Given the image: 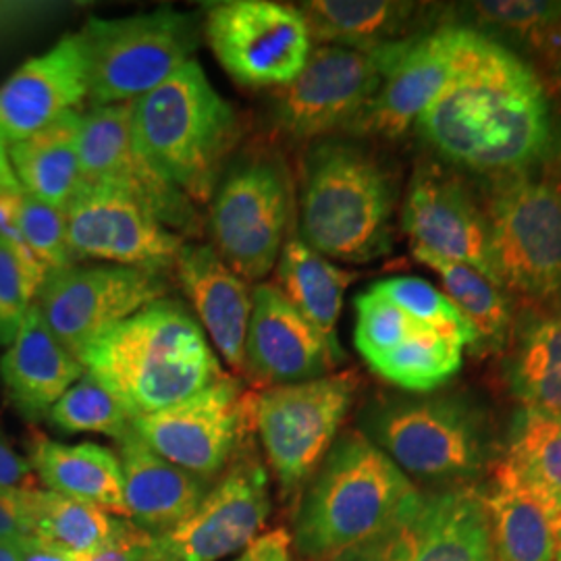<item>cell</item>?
<instances>
[{"instance_id":"1","label":"cell","mask_w":561,"mask_h":561,"mask_svg":"<svg viewBox=\"0 0 561 561\" xmlns=\"http://www.w3.org/2000/svg\"><path fill=\"white\" fill-rule=\"evenodd\" d=\"M416 131L445 161L491 178L539 169L553 152L551 104L537 71L479 32Z\"/></svg>"},{"instance_id":"2","label":"cell","mask_w":561,"mask_h":561,"mask_svg":"<svg viewBox=\"0 0 561 561\" xmlns=\"http://www.w3.org/2000/svg\"><path fill=\"white\" fill-rule=\"evenodd\" d=\"M80 362L134 419L190 400L222 377L201 322L167 298L152 301L90 343Z\"/></svg>"},{"instance_id":"3","label":"cell","mask_w":561,"mask_h":561,"mask_svg":"<svg viewBox=\"0 0 561 561\" xmlns=\"http://www.w3.org/2000/svg\"><path fill=\"white\" fill-rule=\"evenodd\" d=\"M398 180L356 141L324 138L301 161L300 240L324 259L364 264L393 248Z\"/></svg>"},{"instance_id":"4","label":"cell","mask_w":561,"mask_h":561,"mask_svg":"<svg viewBox=\"0 0 561 561\" xmlns=\"http://www.w3.org/2000/svg\"><path fill=\"white\" fill-rule=\"evenodd\" d=\"M421 495L362 433L337 437L301 495L294 539L304 561H331L370 541Z\"/></svg>"},{"instance_id":"5","label":"cell","mask_w":561,"mask_h":561,"mask_svg":"<svg viewBox=\"0 0 561 561\" xmlns=\"http://www.w3.org/2000/svg\"><path fill=\"white\" fill-rule=\"evenodd\" d=\"M131 129L141 154L194 204H210L240 138L233 106L198 60L131 102Z\"/></svg>"},{"instance_id":"6","label":"cell","mask_w":561,"mask_h":561,"mask_svg":"<svg viewBox=\"0 0 561 561\" xmlns=\"http://www.w3.org/2000/svg\"><path fill=\"white\" fill-rule=\"evenodd\" d=\"M364 437L405 477L447 486L479 479L495 460V442L479 403L461 393H422L368 405Z\"/></svg>"},{"instance_id":"7","label":"cell","mask_w":561,"mask_h":561,"mask_svg":"<svg viewBox=\"0 0 561 561\" xmlns=\"http://www.w3.org/2000/svg\"><path fill=\"white\" fill-rule=\"evenodd\" d=\"M92 108L134 102L159 88L201 44L198 20L157 9L123 20L90 18L81 27Z\"/></svg>"},{"instance_id":"8","label":"cell","mask_w":561,"mask_h":561,"mask_svg":"<svg viewBox=\"0 0 561 561\" xmlns=\"http://www.w3.org/2000/svg\"><path fill=\"white\" fill-rule=\"evenodd\" d=\"M484 213L502 289L524 301L561 291V183L533 171L493 178Z\"/></svg>"},{"instance_id":"9","label":"cell","mask_w":561,"mask_h":561,"mask_svg":"<svg viewBox=\"0 0 561 561\" xmlns=\"http://www.w3.org/2000/svg\"><path fill=\"white\" fill-rule=\"evenodd\" d=\"M291 187L277 154L250 150L227 164L210 201L213 248L241 279L275 271L287 236Z\"/></svg>"},{"instance_id":"10","label":"cell","mask_w":561,"mask_h":561,"mask_svg":"<svg viewBox=\"0 0 561 561\" xmlns=\"http://www.w3.org/2000/svg\"><path fill=\"white\" fill-rule=\"evenodd\" d=\"M358 391L354 375L280 385L254 396L252 421L283 497L300 493L314 477Z\"/></svg>"},{"instance_id":"11","label":"cell","mask_w":561,"mask_h":561,"mask_svg":"<svg viewBox=\"0 0 561 561\" xmlns=\"http://www.w3.org/2000/svg\"><path fill=\"white\" fill-rule=\"evenodd\" d=\"M405 41L377 50L314 46L300 73L277 88L275 127L289 140L314 141L350 129L377 96Z\"/></svg>"},{"instance_id":"12","label":"cell","mask_w":561,"mask_h":561,"mask_svg":"<svg viewBox=\"0 0 561 561\" xmlns=\"http://www.w3.org/2000/svg\"><path fill=\"white\" fill-rule=\"evenodd\" d=\"M169 283L157 271L99 264L48 273L36 308L50 333L78 360L81 352L152 301L164 300Z\"/></svg>"},{"instance_id":"13","label":"cell","mask_w":561,"mask_h":561,"mask_svg":"<svg viewBox=\"0 0 561 561\" xmlns=\"http://www.w3.org/2000/svg\"><path fill=\"white\" fill-rule=\"evenodd\" d=\"M204 32L222 69L248 88L289 83L314 48L300 9L273 0L219 2L208 11Z\"/></svg>"},{"instance_id":"14","label":"cell","mask_w":561,"mask_h":561,"mask_svg":"<svg viewBox=\"0 0 561 561\" xmlns=\"http://www.w3.org/2000/svg\"><path fill=\"white\" fill-rule=\"evenodd\" d=\"M331 561H495L484 491L463 484L421 493L377 537Z\"/></svg>"},{"instance_id":"15","label":"cell","mask_w":561,"mask_h":561,"mask_svg":"<svg viewBox=\"0 0 561 561\" xmlns=\"http://www.w3.org/2000/svg\"><path fill=\"white\" fill-rule=\"evenodd\" d=\"M271 514L268 477L252 449H238L201 505L169 533L152 537L144 561H221L250 542Z\"/></svg>"},{"instance_id":"16","label":"cell","mask_w":561,"mask_h":561,"mask_svg":"<svg viewBox=\"0 0 561 561\" xmlns=\"http://www.w3.org/2000/svg\"><path fill=\"white\" fill-rule=\"evenodd\" d=\"M254 398L243 396L240 382L227 375L206 389L157 414L138 416L134 433L164 460L215 481L248 439Z\"/></svg>"},{"instance_id":"17","label":"cell","mask_w":561,"mask_h":561,"mask_svg":"<svg viewBox=\"0 0 561 561\" xmlns=\"http://www.w3.org/2000/svg\"><path fill=\"white\" fill-rule=\"evenodd\" d=\"M80 157L81 185L117 190L181 238H201L202 217L194 202L138 150L131 102L99 106L81 115Z\"/></svg>"},{"instance_id":"18","label":"cell","mask_w":561,"mask_h":561,"mask_svg":"<svg viewBox=\"0 0 561 561\" xmlns=\"http://www.w3.org/2000/svg\"><path fill=\"white\" fill-rule=\"evenodd\" d=\"M477 34L479 30L461 23H437L403 42L377 96L347 131L385 140L408 134L456 78Z\"/></svg>"},{"instance_id":"19","label":"cell","mask_w":561,"mask_h":561,"mask_svg":"<svg viewBox=\"0 0 561 561\" xmlns=\"http://www.w3.org/2000/svg\"><path fill=\"white\" fill-rule=\"evenodd\" d=\"M67 240L76 261L162 273L175 266L185 240L117 190L81 185L67 210Z\"/></svg>"},{"instance_id":"20","label":"cell","mask_w":561,"mask_h":561,"mask_svg":"<svg viewBox=\"0 0 561 561\" xmlns=\"http://www.w3.org/2000/svg\"><path fill=\"white\" fill-rule=\"evenodd\" d=\"M401 225L412 250L466 264L502 289L486 213L458 175L431 162L421 164L403 202Z\"/></svg>"},{"instance_id":"21","label":"cell","mask_w":561,"mask_h":561,"mask_svg":"<svg viewBox=\"0 0 561 561\" xmlns=\"http://www.w3.org/2000/svg\"><path fill=\"white\" fill-rule=\"evenodd\" d=\"M343 358V350L306 321L275 283L252 289L243 373L256 389L321 379Z\"/></svg>"},{"instance_id":"22","label":"cell","mask_w":561,"mask_h":561,"mask_svg":"<svg viewBox=\"0 0 561 561\" xmlns=\"http://www.w3.org/2000/svg\"><path fill=\"white\" fill-rule=\"evenodd\" d=\"M88 55L80 32L62 36L41 57L23 62L0 85V136L25 140L88 99Z\"/></svg>"},{"instance_id":"23","label":"cell","mask_w":561,"mask_h":561,"mask_svg":"<svg viewBox=\"0 0 561 561\" xmlns=\"http://www.w3.org/2000/svg\"><path fill=\"white\" fill-rule=\"evenodd\" d=\"M173 268L204 333L210 335L225 362L236 373H243L245 335L252 317L250 283L206 243H185Z\"/></svg>"},{"instance_id":"24","label":"cell","mask_w":561,"mask_h":561,"mask_svg":"<svg viewBox=\"0 0 561 561\" xmlns=\"http://www.w3.org/2000/svg\"><path fill=\"white\" fill-rule=\"evenodd\" d=\"M117 443L127 520L150 537H159L201 505L208 482L164 460L141 442L134 428Z\"/></svg>"},{"instance_id":"25","label":"cell","mask_w":561,"mask_h":561,"mask_svg":"<svg viewBox=\"0 0 561 561\" xmlns=\"http://www.w3.org/2000/svg\"><path fill=\"white\" fill-rule=\"evenodd\" d=\"M503 350L510 393L526 410L561 419V291L524 301Z\"/></svg>"},{"instance_id":"26","label":"cell","mask_w":561,"mask_h":561,"mask_svg":"<svg viewBox=\"0 0 561 561\" xmlns=\"http://www.w3.org/2000/svg\"><path fill=\"white\" fill-rule=\"evenodd\" d=\"M83 373V364L50 333L34 304L0 358V379L11 403L25 419L38 421Z\"/></svg>"},{"instance_id":"27","label":"cell","mask_w":561,"mask_h":561,"mask_svg":"<svg viewBox=\"0 0 561 561\" xmlns=\"http://www.w3.org/2000/svg\"><path fill=\"white\" fill-rule=\"evenodd\" d=\"M298 9L319 46L377 50L428 32L443 9L401 0H310Z\"/></svg>"},{"instance_id":"28","label":"cell","mask_w":561,"mask_h":561,"mask_svg":"<svg viewBox=\"0 0 561 561\" xmlns=\"http://www.w3.org/2000/svg\"><path fill=\"white\" fill-rule=\"evenodd\" d=\"M30 463L48 491L92 503L108 514L127 516L119 456L111 449L94 443L65 445L34 435Z\"/></svg>"},{"instance_id":"29","label":"cell","mask_w":561,"mask_h":561,"mask_svg":"<svg viewBox=\"0 0 561 561\" xmlns=\"http://www.w3.org/2000/svg\"><path fill=\"white\" fill-rule=\"evenodd\" d=\"M482 491L495 561H553L560 516L524 489L500 461L493 481Z\"/></svg>"},{"instance_id":"30","label":"cell","mask_w":561,"mask_h":561,"mask_svg":"<svg viewBox=\"0 0 561 561\" xmlns=\"http://www.w3.org/2000/svg\"><path fill=\"white\" fill-rule=\"evenodd\" d=\"M80 123V113L71 111L38 134L9 144V161L25 194L67 210L81 187Z\"/></svg>"},{"instance_id":"31","label":"cell","mask_w":561,"mask_h":561,"mask_svg":"<svg viewBox=\"0 0 561 561\" xmlns=\"http://www.w3.org/2000/svg\"><path fill=\"white\" fill-rule=\"evenodd\" d=\"M275 271V285L280 294L306 321L321 331L329 343L341 347L337 322L343 310V296L356 275L327 261L298 236L283 243Z\"/></svg>"},{"instance_id":"32","label":"cell","mask_w":561,"mask_h":561,"mask_svg":"<svg viewBox=\"0 0 561 561\" xmlns=\"http://www.w3.org/2000/svg\"><path fill=\"white\" fill-rule=\"evenodd\" d=\"M503 468L561 518V419L520 408L510 422Z\"/></svg>"},{"instance_id":"33","label":"cell","mask_w":561,"mask_h":561,"mask_svg":"<svg viewBox=\"0 0 561 561\" xmlns=\"http://www.w3.org/2000/svg\"><path fill=\"white\" fill-rule=\"evenodd\" d=\"M416 261L435 271L445 287V296L458 306L461 314L479 333V352H500L510 340L514 327V308L503 289L484 279L479 271L445 261L424 250H412Z\"/></svg>"},{"instance_id":"34","label":"cell","mask_w":561,"mask_h":561,"mask_svg":"<svg viewBox=\"0 0 561 561\" xmlns=\"http://www.w3.org/2000/svg\"><path fill=\"white\" fill-rule=\"evenodd\" d=\"M117 518L92 503L55 491H27V528L32 537L53 542L73 556L101 549L115 533Z\"/></svg>"},{"instance_id":"35","label":"cell","mask_w":561,"mask_h":561,"mask_svg":"<svg viewBox=\"0 0 561 561\" xmlns=\"http://www.w3.org/2000/svg\"><path fill=\"white\" fill-rule=\"evenodd\" d=\"M463 350L460 341L421 327L368 366L385 381L422 396L442 389L460 373Z\"/></svg>"},{"instance_id":"36","label":"cell","mask_w":561,"mask_h":561,"mask_svg":"<svg viewBox=\"0 0 561 561\" xmlns=\"http://www.w3.org/2000/svg\"><path fill=\"white\" fill-rule=\"evenodd\" d=\"M474 25H489L528 42L561 65V2L558 0H479L463 2Z\"/></svg>"},{"instance_id":"37","label":"cell","mask_w":561,"mask_h":561,"mask_svg":"<svg viewBox=\"0 0 561 561\" xmlns=\"http://www.w3.org/2000/svg\"><path fill=\"white\" fill-rule=\"evenodd\" d=\"M50 422L65 433H101L119 442L131 431L134 416L123 401L94 375L83 373L48 412Z\"/></svg>"},{"instance_id":"38","label":"cell","mask_w":561,"mask_h":561,"mask_svg":"<svg viewBox=\"0 0 561 561\" xmlns=\"http://www.w3.org/2000/svg\"><path fill=\"white\" fill-rule=\"evenodd\" d=\"M373 289L393 301L416 324L449 335L460 341L463 347L479 352L477 329L433 283L421 277H393L373 285Z\"/></svg>"},{"instance_id":"39","label":"cell","mask_w":561,"mask_h":561,"mask_svg":"<svg viewBox=\"0 0 561 561\" xmlns=\"http://www.w3.org/2000/svg\"><path fill=\"white\" fill-rule=\"evenodd\" d=\"M416 329H421V324L403 314L393 301L382 298L373 287L356 298L354 341L368 364L389 354Z\"/></svg>"},{"instance_id":"40","label":"cell","mask_w":561,"mask_h":561,"mask_svg":"<svg viewBox=\"0 0 561 561\" xmlns=\"http://www.w3.org/2000/svg\"><path fill=\"white\" fill-rule=\"evenodd\" d=\"M18 221L30 250L46 268V273L62 271L76 264L67 240L65 210L23 192L18 196Z\"/></svg>"},{"instance_id":"41","label":"cell","mask_w":561,"mask_h":561,"mask_svg":"<svg viewBox=\"0 0 561 561\" xmlns=\"http://www.w3.org/2000/svg\"><path fill=\"white\" fill-rule=\"evenodd\" d=\"M38 289L41 285L32 279L20 259L0 241V343H13Z\"/></svg>"},{"instance_id":"42","label":"cell","mask_w":561,"mask_h":561,"mask_svg":"<svg viewBox=\"0 0 561 561\" xmlns=\"http://www.w3.org/2000/svg\"><path fill=\"white\" fill-rule=\"evenodd\" d=\"M150 539L136 524L117 518L113 537L101 549L81 556L80 561H144Z\"/></svg>"},{"instance_id":"43","label":"cell","mask_w":561,"mask_h":561,"mask_svg":"<svg viewBox=\"0 0 561 561\" xmlns=\"http://www.w3.org/2000/svg\"><path fill=\"white\" fill-rule=\"evenodd\" d=\"M0 241L20 259L25 271L32 275V279L38 285L46 279V268L30 250L27 241L21 233L20 221H18V196H0Z\"/></svg>"},{"instance_id":"44","label":"cell","mask_w":561,"mask_h":561,"mask_svg":"<svg viewBox=\"0 0 561 561\" xmlns=\"http://www.w3.org/2000/svg\"><path fill=\"white\" fill-rule=\"evenodd\" d=\"M27 535V491L0 489V539L18 541Z\"/></svg>"},{"instance_id":"45","label":"cell","mask_w":561,"mask_h":561,"mask_svg":"<svg viewBox=\"0 0 561 561\" xmlns=\"http://www.w3.org/2000/svg\"><path fill=\"white\" fill-rule=\"evenodd\" d=\"M0 489H9V491L38 489V477L30 460L21 458L20 454L2 439H0Z\"/></svg>"},{"instance_id":"46","label":"cell","mask_w":561,"mask_h":561,"mask_svg":"<svg viewBox=\"0 0 561 561\" xmlns=\"http://www.w3.org/2000/svg\"><path fill=\"white\" fill-rule=\"evenodd\" d=\"M291 545L289 533L277 528L250 542L236 561H291Z\"/></svg>"},{"instance_id":"47","label":"cell","mask_w":561,"mask_h":561,"mask_svg":"<svg viewBox=\"0 0 561 561\" xmlns=\"http://www.w3.org/2000/svg\"><path fill=\"white\" fill-rule=\"evenodd\" d=\"M18 549H20V561H80V556H73L57 545L42 541L32 535L18 539Z\"/></svg>"},{"instance_id":"48","label":"cell","mask_w":561,"mask_h":561,"mask_svg":"<svg viewBox=\"0 0 561 561\" xmlns=\"http://www.w3.org/2000/svg\"><path fill=\"white\" fill-rule=\"evenodd\" d=\"M21 183L9 161V144L0 136V196H20Z\"/></svg>"},{"instance_id":"49","label":"cell","mask_w":561,"mask_h":561,"mask_svg":"<svg viewBox=\"0 0 561 561\" xmlns=\"http://www.w3.org/2000/svg\"><path fill=\"white\" fill-rule=\"evenodd\" d=\"M0 561H20L18 541H2L0 539Z\"/></svg>"},{"instance_id":"50","label":"cell","mask_w":561,"mask_h":561,"mask_svg":"<svg viewBox=\"0 0 561 561\" xmlns=\"http://www.w3.org/2000/svg\"><path fill=\"white\" fill-rule=\"evenodd\" d=\"M553 561H561V518L558 522V539H556V553H553Z\"/></svg>"},{"instance_id":"51","label":"cell","mask_w":561,"mask_h":561,"mask_svg":"<svg viewBox=\"0 0 561 561\" xmlns=\"http://www.w3.org/2000/svg\"><path fill=\"white\" fill-rule=\"evenodd\" d=\"M560 69H561V65H560Z\"/></svg>"}]
</instances>
